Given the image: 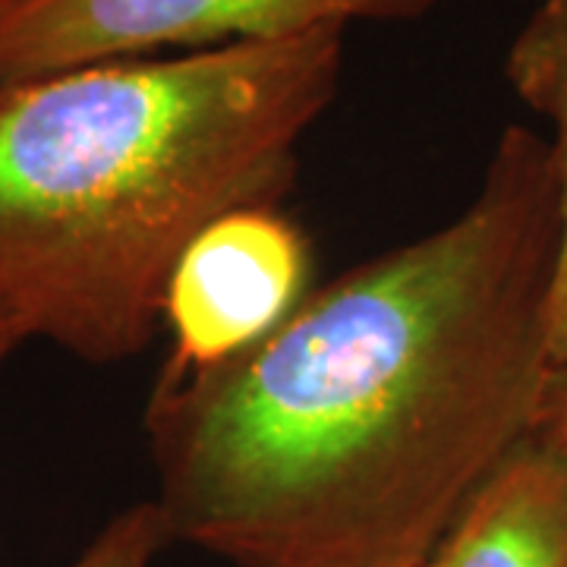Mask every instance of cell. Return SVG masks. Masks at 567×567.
<instances>
[{
    "label": "cell",
    "instance_id": "cell-1",
    "mask_svg": "<svg viewBox=\"0 0 567 567\" xmlns=\"http://www.w3.org/2000/svg\"><path fill=\"white\" fill-rule=\"evenodd\" d=\"M548 142L507 126L476 196L268 338L164 369L145 435L174 543L234 567H425L555 385Z\"/></svg>",
    "mask_w": 567,
    "mask_h": 567
},
{
    "label": "cell",
    "instance_id": "cell-2",
    "mask_svg": "<svg viewBox=\"0 0 567 567\" xmlns=\"http://www.w3.org/2000/svg\"><path fill=\"white\" fill-rule=\"evenodd\" d=\"M341 66L344 29H319L3 85L0 312L85 363L133 360L186 246L290 193Z\"/></svg>",
    "mask_w": 567,
    "mask_h": 567
},
{
    "label": "cell",
    "instance_id": "cell-3",
    "mask_svg": "<svg viewBox=\"0 0 567 567\" xmlns=\"http://www.w3.org/2000/svg\"><path fill=\"white\" fill-rule=\"evenodd\" d=\"M439 0H13L0 17V89L158 51H208L416 20Z\"/></svg>",
    "mask_w": 567,
    "mask_h": 567
},
{
    "label": "cell",
    "instance_id": "cell-4",
    "mask_svg": "<svg viewBox=\"0 0 567 567\" xmlns=\"http://www.w3.org/2000/svg\"><path fill=\"white\" fill-rule=\"evenodd\" d=\"M306 234L278 208L230 212L186 246L164 293V369H208L268 338L306 300Z\"/></svg>",
    "mask_w": 567,
    "mask_h": 567
},
{
    "label": "cell",
    "instance_id": "cell-5",
    "mask_svg": "<svg viewBox=\"0 0 567 567\" xmlns=\"http://www.w3.org/2000/svg\"><path fill=\"white\" fill-rule=\"evenodd\" d=\"M425 567H567V447L536 429L466 502Z\"/></svg>",
    "mask_w": 567,
    "mask_h": 567
},
{
    "label": "cell",
    "instance_id": "cell-6",
    "mask_svg": "<svg viewBox=\"0 0 567 567\" xmlns=\"http://www.w3.org/2000/svg\"><path fill=\"white\" fill-rule=\"evenodd\" d=\"M505 76L517 99L551 130L558 246L548 284V360L555 379L567 375V0H539L511 41Z\"/></svg>",
    "mask_w": 567,
    "mask_h": 567
},
{
    "label": "cell",
    "instance_id": "cell-7",
    "mask_svg": "<svg viewBox=\"0 0 567 567\" xmlns=\"http://www.w3.org/2000/svg\"><path fill=\"white\" fill-rule=\"evenodd\" d=\"M174 543L158 502H142L114 514L80 558L66 567H152L158 551Z\"/></svg>",
    "mask_w": 567,
    "mask_h": 567
},
{
    "label": "cell",
    "instance_id": "cell-8",
    "mask_svg": "<svg viewBox=\"0 0 567 567\" xmlns=\"http://www.w3.org/2000/svg\"><path fill=\"white\" fill-rule=\"evenodd\" d=\"M539 429L567 447V375L565 379H555L551 394H548L546 401V413L539 420Z\"/></svg>",
    "mask_w": 567,
    "mask_h": 567
},
{
    "label": "cell",
    "instance_id": "cell-9",
    "mask_svg": "<svg viewBox=\"0 0 567 567\" xmlns=\"http://www.w3.org/2000/svg\"><path fill=\"white\" fill-rule=\"evenodd\" d=\"M25 338L20 334V328L10 322V316L7 312H0V363L22 344Z\"/></svg>",
    "mask_w": 567,
    "mask_h": 567
},
{
    "label": "cell",
    "instance_id": "cell-10",
    "mask_svg": "<svg viewBox=\"0 0 567 567\" xmlns=\"http://www.w3.org/2000/svg\"><path fill=\"white\" fill-rule=\"evenodd\" d=\"M10 3H13V0H0V17H3V10H7Z\"/></svg>",
    "mask_w": 567,
    "mask_h": 567
}]
</instances>
